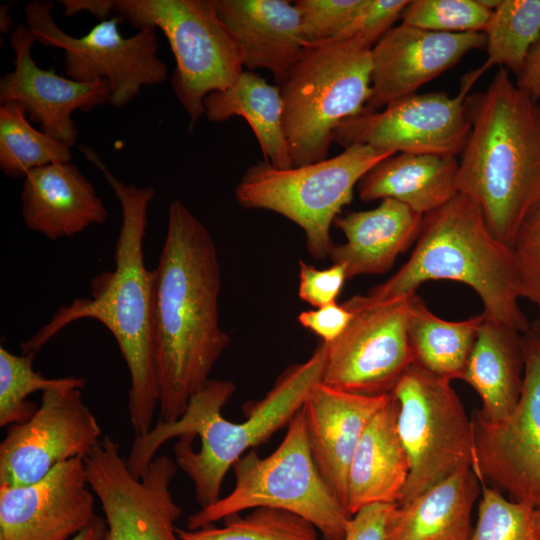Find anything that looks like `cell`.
<instances>
[{
    "label": "cell",
    "instance_id": "1",
    "mask_svg": "<svg viewBox=\"0 0 540 540\" xmlns=\"http://www.w3.org/2000/svg\"><path fill=\"white\" fill-rule=\"evenodd\" d=\"M153 272V329L160 422H174L210 380L231 338L219 322L221 267L206 226L180 200Z\"/></svg>",
    "mask_w": 540,
    "mask_h": 540
},
{
    "label": "cell",
    "instance_id": "2",
    "mask_svg": "<svg viewBox=\"0 0 540 540\" xmlns=\"http://www.w3.org/2000/svg\"><path fill=\"white\" fill-rule=\"evenodd\" d=\"M83 156L104 175L117 197L122 222L115 246V267L91 280V298L60 307L51 320L20 344L34 354L60 330L81 319L102 323L115 338L130 375L128 410L136 435L151 430L159 392L155 371L153 272L145 266L143 241L148 208L155 189L125 184L108 169L95 150L80 145Z\"/></svg>",
    "mask_w": 540,
    "mask_h": 540
},
{
    "label": "cell",
    "instance_id": "3",
    "mask_svg": "<svg viewBox=\"0 0 540 540\" xmlns=\"http://www.w3.org/2000/svg\"><path fill=\"white\" fill-rule=\"evenodd\" d=\"M323 366L321 343L308 360L290 366L254 404L247 419L238 423L225 419L221 412L236 385L229 380L210 379L191 397L178 420L158 421L147 433L136 435L126 458L128 469L141 478L157 450L179 436L173 449L177 467L192 480L201 508L215 503L227 471L248 449L267 441L291 422L321 382Z\"/></svg>",
    "mask_w": 540,
    "mask_h": 540
},
{
    "label": "cell",
    "instance_id": "4",
    "mask_svg": "<svg viewBox=\"0 0 540 540\" xmlns=\"http://www.w3.org/2000/svg\"><path fill=\"white\" fill-rule=\"evenodd\" d=\"M465 105L471 129L460 154L458 193L481 207L490 230L510 246L540 200V103L501 67Z\"/></svg>",
    "mask_w": 540,
    "mask_h": 540
},
{
    "label": "cell",
    "instance_id": "5",
    "mask_svg": "<svg viewBox=\"0 0 540 540\" xmlns=\"http://www.w3.org/2000/svg\"><path fill=\"white\" fill-rule=\"evenodd\" d=\"M430 280L463 283L480 297L486 318L520 333L530 329L518 303L520 286L510 246L490 230L481 207L461 193L424 215L408 261L367 295L375 300L409 296Z\"/></svg>",
    "mask_w": 540,
    "mask_h": 540
},
{
    "label": "cell",
    "instance_id": "6",
    "mask_svg": "<svg viewBox=\"0 0 540 540\" xmlns=\"http://www.w3.org/2000/svg\"><path fill=\"white\" fill-rule=\"evenodd\" d=\"M279 87L293 167L325 160L335 130L366 108L371 49L354 39L307 45Z\"/></svg>",
    "mask_w": 540,
    "mask_h": 540
},
{
    "label": "cell",
    "instance_id": "7",
    "mask_svg": "<svg viewBox=\"0 0 540 540\" xmlns=\"http://www.w3.org/2000/svg\"><path fill=\"white\" fill-rule=\"evenodd\" d=\"M232 491L191 514L187 529L211 525L259 507L293 513L311 523L324 540H344L352 516L319 473L309 447L301 409L279 446L268 456L251 450L233 465Z\"/></svg>",
    "mask_w": 540,
    "mask_h": 540
},
{
    "label": "cell",
    "instance_id": "8",
    "mask_svg": "<svg viewBox=\"0 0 540 540\" xmlns=\"http://www.w3.org/2000/svg\"><path fill=\"white\" fill-rule=\"evenodd\" d=\"M392 155L355 144L334 157L288 169L257 162L245 171L235 197L246 209L272 211L297 224L305 233L309 253L324 259L334 246L331 226L352 201L354 188L370 169Z\"/></svg>",
    "mask_w": 540,
    "mask_h": 540
},
{
    "label": "cell",
    "instance_id": "9",
    "mask_svg": "<svg viewBox=\"0 0 540 540\" xmlns=\"http://www.w3.org/2000/svg\"><path fill=\"white\" fill-rule=\"evenodd\" d=\"M113 12L134 28L160 29L176 61L171 85L189 116H204L205 98L230 87L244 71L239 49L213 0H111Z\"/></svg>",
    "mask_w": 540,
    "mask_h": 540
},
{
    "label": "cell",
    "instance_id": "10",
    "mask_svg": "<svg viewBox=\"0 0 540 540\" xmlns=\"http://www.w3.org/2000/svg\"><path fill=\"white\" fill-rule=\"evenodd\" d=\"M396 427L410 472L404 504L463 467L475 464L473 421L451 381L413 364L392 391Z\"/></svg>",
    "mask_w": 540,
    "mask_h": 540
},
{
    "label": "cell",
    "instance_id": "11",
    "mask_svg": "<svg viewBox=\"0 0 540 540\" xmlns=\"http://www.w3.org/2000/svg\"><path fill=\"white\" fill-rule=\"evenodd\" d=\"M54 8L50 1L29 2L25 5L26 26L36 42L64 51L68 78L86 83L106 81L108 103L116 108L132 101L143 87L166 81L168 65L158 57L155 29L142 28L124 37L118 28L123 19L116 15L75 37L56 24Z\"/></svg>",
    "mask_w": 540,
    "mask_h": 540
},
{
    "label": "cell",
    "instance_id": "12",
    "mask_svg": "<svg viewBox=\"0 0 540 540\" xmlns=\"http://www.w3.org/2000/svg\"><path fill=\"white\" fill-rule=\"evenodd\" d=\"M408 298L355 295L343 302L352 319L337 339L322 342L321 382L359 395L391 394L414 364L407 331Z\"/></svg>",
    "mask_w": 540,
    "mask_h": 540
},
{
    "label": "cell",
    "instance_id": "13",
    "mask_svg": "<svg viewBox=\"0 0 540 540\" xmlns=\"http://www.w3.org/2000/svg\"><path fill=\"white\" fill-rule=\"evenodd\" d=\"M84 462L88 484L105 515L106 527L98 540H179L175 523L182 509L170 492L178 467L171 458L155 457L136 478L119 444L104 436Z\"/></svg>",
    "mask_w": 540,
    "mask_h": 540
},
{
    "label": "cell",
    "instance_id": "14",
    "mask_svg": "<svg viewBox=\"0 0 540 540\" xmlns=\"http://www.w3.org/2000/svg\"><path fill=\"white\" fill-rule=\"evenodd\" d=\"M524 377L520 399L504 420L473 415L479 480L510 500L540 507V337L531 328L521 337Z\"/></svg>",
    "mask_w": 540,
    "mask_h": 540
},
{
    "label": "cell",
    "instance_id": "15",
    "mask_svg": "<svg viewBox=\"0 0 540 540\" xmlns=\"http://www.w3.org/2000/svg\"><path fill=\"white\" fill-rule=\"evenodd\" d=\"M475 80L469 76L458 95L445 92L413 94L379 111H366L343 121L333 142L344 148L367 145L384 152L460 155L471 125L465 101Z\"/></svg>",
    "mask_w": 540,
    "mask_h": 540
},
{
    "label": "cell",
    "instance_id": "16",
    "mask_svg": "<svg viewBox=\"0 0 540 540\" xmlns=\"http://www.w3.org/2000/svg\"><path fill=\"white\" fill-rule=\"evenodd\" d=\"M80 390L62 386L42 392L37 411L9 426L0 444V486L34 483L58 464L91 452L101 427Z\"/></svg>",
    "mask_w": 540,
    "mask_h": 540
},
{
    "label": "cell",
    "instance_id": "17",
    "mask_svg": "<svg viewBox=\"0 0 540 540\" xmlns=\"http://www.w3.org/2000/svg\"><path fill=\"white\" fill-rule=\"evenodd\" d=\"M94 495L83 457L34 483L0 486V540H70L96 517Z\"/></svg>",
    "mask_w": 540,
    "mask_h": 540
},
{
    "label": "cell",
    "instance_id": "18",
    "mask_svg": "<svg viewBox=\"0 0 540 540\" xmlns=\"http://www.w3.org/2000/svg\"><path fill=\"white\" fill-rule=\"evenodd\" d=\"M485 45L483 32L441 33L402 23L391 28L371 49V95L365 110L379 111L416 94L467 53Z\"/></svg>",
    "mask_w": 540,
    "mask_h": 540
},
{
    "label": "cell",
    "instance_id": "19",
    "mask_svg": "<svg viewBox=\"0 0 540 540\" xmlns=\"http://www.w3.org/2000/svg\"><path fill=\"white\" fill-rule=\"evenodd\" d=\"M35 42L26 25L14 28L10 37L15 52L14 70L0 79V102L21 104L27 117L39 124L43 133L72 147L78 139L73 112L108 103V85L104 80L79 82L39 67L31 55Z\"/></svg>",
    "mask_w": 540,
    "mask_h": 540
},
{
    "label": "cell",
    "instance_id": "20",
    "mask_svg": "<svg viewBox=\"0 0 540 540\" xmlns=\"http://www.w3.org/2000/svg\"><path fill=\"white\" fill-rule=\"evenodd\" d=\"M390 395H359L319 382L302 407L315 465L345 508L354 451L366 425Z\"/></svg>",
    "mask_w": 540,
    "mask_h": 540
},
{
    "label": "cell",
    "instance_id": "21",
    "mask_svg": "<svg viewBox=\"0 0 540 540\" xmlns=\"http://www.w3.org/2000/svg\"><path fill=\"white\" fill-rule=\"evenodd\" d=\"M232 35L244 68L271 72L278 86L306 44L294 3L287 0H213Z\"/></svg>",
    "mask_w": 540,
    "mask_h": 540
},
{
    "label": "cell",
    "instance_id": "22",
    "mask_svg": "<svg viewBox=\"0 0 540 540\" xmlns=\"http://www.w3.org/2000/svg\"><path fill=\"white\" fill-rule=\"evenodd\" d=\"M21 211L26 227L50 240L73 237L108 216L94 186L71 162L31 170L23 178Z\"/></svg>",
    "mask_w": 540,
    "mask_h": 540
},
{
    "label": "cell",
    "instance_id": "23",
    "mask_svg": "<svg viewBox=\"0 0 540 540\" xmlns=\"http://www.w3.org/2000/svg\"><path fill=\"white\" fill-rule=\"evenodd\" d=\"M423 218L390 198L374 209L338 216L334 225L344 233L346 242L334 245L329 257L333 263L345 265L347 279L384 273L417 240Z\"/></svg>",
    "mask_w": 540,
    "mask_h": 540
},
{
    "label": "cell",
    "instance_id": "24",
    "mask_svg": "<svg viewBox=\"0 0 540 540\" xmlns=\"http://www.w3.org/2000/svg\"><path fill=\"white\" fill-rule=\"evenodd\" d=\"M410 463L396 427L392 394L366 425L354 451L347 482L346 509L353 516L374 504H399Z\"/></svg>",
    "mask_w": 540,
    "mask_h": 540
},
{
    "label": "cell",
    "instance_id": "25",
    "mask_svg": "<svg viewBox=\"0 0 540 540\" xmlns=\"http://www.w3.org/2000/svg\"><path fill=\"white\" fill-rule=\"evenodd\" d=\"M481 482L472 467H463L407 503L396 505L384 540H469L472 510Z\"/></svg>",
    "mask_w": 540,
    "mask_h": 540
},
{
    "label": "cell",
    "instance_id": "26",
    "mask_svg": "<svg viewBox=\"0 0 540 540\" xmlns=\"http://www.w3.org/2000/svg\"><path fill=\"white\" fill-rule=\"evenodd\" d=\"M455 156L396 153L370 169L357 185L363 202L394 199L426 215L458 194Z\"/></svg>",
    "mask_w": 540,
    "mask_h": 540
},
{
    "label": "cell",
    "instance_id": "27",
    "mask_svg": "<svg viewBox=\"0 0 540 540\" xmlns=\"http://www.w3.org/2000/svg\"><path fill=\"white\" fill-rule=\"evenodd\" d=\"M523 333L485 317L462 380L479 395L477 412L486 420L506 419L521 395L524 377Z\"/></svg>",
    "mask_w": 540,
    "mask_h": 540
},
{
    "label": "cell",
    "instance_id": "28",
    "mask_svg": "<svg viewBox=\"0 0 540 540\" xmlns=\"http://www.w3.org/2000/svg\"><path fill=\"white\" fill-rule=\"evenodd\" d=\"M205 116L223 122L233 116L244 118L254 132L264 161L278 169L293 167L283 128L280 87L259 74L244 70L227 89L209 94L204 100Z\"/></svg>",
    "mask_w": 540,
    "mask_h": 540
},
{
    "label": "cell",
    "instance_id": "29",
    "mask_svg": "<svg viewBox=\"0 0 540 540\" xmlns=\"http://www.w3.org/2000/svg\"><path fill=\"white\" fill-rule=\"evenodd\" d=\"M484 320L483 312L461 321L443 320L416 292L409 295L407 331L414 364L449 381L462 380Z\"/></svg>",
    "mask_w": 540,
    "mask_h": 540
},
{
    "label": "cell",
    "instance_id": "30",
    "mask_svg": "<svg viewBox=\"0 0 540 540\" xmlns=\"http://www.w3.org/2000/svg\"><path fill=\"white\" fill-rule=\"evenodd\" d=\"M71 160V147L36 130L21 104H1L0 168L5 175L24 178L33 169Z\"/></svg>",
    "mask_w": 540,
    "mask_h": 540
},
{
    "label": "cell",
    "instance_id": "31",
    "mask_svg": "<svg viewBox=\"0 0 540 540\" xmlns=\"http://www.w3.org/2000/svg\"><path fill=\"white\" fill-rule=\"evenodd\" d=\"M483 33L488 58L478 72L499 65L517 75L540 37V0H500Z\"/></svg>",
    "mask_w": 540,
    "mask_h": 540
},
{
    "label": "cell",
    "instance_id": "32",
    "mask_svg": "<svg viewBox=\"0 0 540 540\" xmlns=\"http://www.w3.org/2000/svg\"><path fill=\"white\" fill-rule=\"evenodd\" d=\"M179 540H318V530L305 519L288 511L259 507L244 516L224 519L197 529H176Z\"/></svg>",
    "mask_w": 540,
    "mask_h": 540
},
{
    "label": "cell",
    "instance_id": "33",
    "mask_svg": "<svg viewBox=\"0 0 540 540\" xmlns=\"http://www.w3.org/2000/svg\"><path fill=\"white\" fill-rule=\"evenodd\" d=\"M34 354L15 355L0 346V426L4 427L28 420L38 409L29 395L62 386L83 389L82 377L46 378L34 371Z\"/></svg>",
    "mask_w": 540,
    "mask_h": 540
},
{
    "label": "cell",
    "instance_id": "34",
    "mask_svg": "<svg viewBox=\"0 0 540 540\" xmlns=\"http://www.w3.org/2000/svg\"><path fill=\"white\" fill-rule=\"evenodd\" d=\"M534 510L481 482L477 520L469 540H538Z\"/></svg>",
    "mask_w": 540,
    "mask_h": 540
},
{
    "label": "cell",
    "instance_id": "35",
    "mask_svg": "<svg viewBox=\"0 0 540 540\" xmlns=\"http://www.w3.org/2000/svg\"><path fill=\"white\" fill-rule=\"evenodd\" d=\"M492 10L481 0H413L401 14V23L441 33L484 32Z\"/></svg>",
    "mask_w": 540,
    "mask_h": 540
},
{
    "label": "cell",
    "instance_id": "36",
    "mask_svg": "<svg viewBox=\"0 0 540 540\" xmlns=\"http://www.w3.org/2000/svg\"><path fill=\"white\" fill-rule=\"evenodd\" d=\"M510 248L521 298L540 308V200L521 222Z\"/></svg>",
    "mask_w": 540,
    "mask_h": 540
},
{
    "label": "cell",
    "instance_id": "37",
    "mask_svg": "<svg viewBox=\"0 0 540 540\" xmlns=\"http://www.w3.org/2000/svg\"><path fill=\"white\" fill-rule=\"evenodd\" d=\"M361 0H298L303 40L312 45L335 38L348 24Z\"/></svg>",
    "mask_w": 540,
    "mask_h": 540
},
{
    "label": "cell",
    "instance_id": "38",
    "mask_svg": "<svg viewBox=\"0 0 540 540\" xmlns=\"http://www.w3.org/2000/svg\"><path fill=\"white\" fill-rule=\"evenodd\" d=\"M408 3V0H361L351 20L335 39H354L372 49L401 18Z\"/></svg>",
    "mask_w": 540,
    "mask_h": 540
},
{
    "label": "cell",
    "instance_id": "39",
    "mask_svg": "<svg viewBox=\"0 0 540 540\" xmlns=\"http://www.w3.org/2000/svg\"><path fill=\"white\" fill-rule=\"evenodd\" d=\"M347 279L344 264L318 269L299 260L298 296L315 308L336 302Z\"/></svg>",
    "mask_w": 540,
    "mask_h": 540
},
{
    "label": "cell",
    "instance_id": "40",
    "mask_svg": "<svg viewBox=\"0 0 540 540\" xmlns=\"http://www.w3.org/2000/svg\"><path fill=\"white\" fill-rule=\"evenodd\" d=\"M298 322L320 336L325 343L337 339L352 319V312L342 303L336 302L308 310L298 315Z\"/></svg>",
    "mask_w": 540,
    "mask_h": 540
},
{
    "label": "cell",
    "instance_id": "41",
    "mask_svg": "<svg viewBox=\"0 0 540 540\" xmlns=\"http://www.w3.org/2000/svg\"><path fill=\"white\" fill-rule=\"evenodd\" d=\"M398 504H374L359 510L349 521L344 540H384L393 508Z\"/></svg>",
    "mask_w": 540,
    "mask_h": 540
},
{
    "label": "cell",
    "instance_id": "42",
    "mask_svg": "<svg viewBox=\"0 0 540 540\" xmlns=\"http://www.w3.org/2000/svg\"><path fill=\"white\" fill-rule=\"evenodd\" d=\"M516 85L538 101L540 98V37L530 49L521 71L516 75Z\"/></svg>",
    "mask_w": 540,
    "mask_h": 540
},
{
    "label": "cell",
    "instance_id": "43",
    "mask_svg": "<svg viewBox=\"0 0 540 540\" xmlns=\"http://www.w3.org/2000/svg\"><path fill=\"white\" fill-rule=\"evenodd\" d=\"M59 3L64 6L66 16L86 10L103 21L113 12L111 0H61Z\"/></svg>",
    "mask_w": 540,
    "mask_h": 540
},
{
    "label": "cell",
    "instance_id": "44",
    "mask_svg": "<svg viewBox=\"0 0 540 540\" xmlns=\"http://www.w3.org/2000/svg\"><path fill=\"white\" fill-rule=\"evenodd\" d=\"M105 527V518L96 515L93 521L85 529H83L70 540H98L103 533Z\"/></svg>",
    "mask_w": 540,
    "mask_h": 540
},
{
    "label": "cell",
    "instance_id": "45",
    "mask_svg": "<svg viewBox=\"0 0 540 540\" xmlns=\"http://www.w3.org/2000/svg\"><path fill=\"white\" fill-rule=\"evenodd\" d=\"M12 17L9 13V4L1 6L0 10V30L7 33L11 29Z\"/></svg>",
    "mask_w": 540,
    "mask_h": 540
},
{
    "label": "cell",
    "instance_id": "46",
    "mask_svg": "<svg viewBox=\"0 0 540 540\" xmlns=\"http://www.w3.org/2000/svg\"><path fill=\"white\" fill-rule=\"evenodd\" d=\"M534 526L538 540H540V507L534 510Z\"/></svg>",
    "mask_w": 540,
    "mask_h": 540
},
{
    "label": "cell",
    "instance_id": "47",
    "mask_svg": "<svg viewBox=\"0 0 540 540\" xmlns=\"http://www.w3.org/2000/svg\"><path fill=\"white\" fill-rule=\"evenodd\" d=\"M530 328L536 332L540 337V317L534 321Z\"/></svg>",
    "mask_w": 540,
    "mask_h": 540
}]
</instances>
